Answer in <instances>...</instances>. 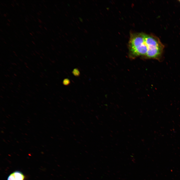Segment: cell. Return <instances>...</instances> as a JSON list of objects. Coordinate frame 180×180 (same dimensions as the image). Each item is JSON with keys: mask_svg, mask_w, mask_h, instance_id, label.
<instances>
[{"mask_svg": "<svg viewBox=\"0 0 180 180\" xmlns=\"http://www.w3.org/2000/svg\"><path fill=\"white\" fill-rule=\"evenodd\" d=\"M149 46L146 34L142 32L130 34L128 45L130 57L134 58L142 56L145 58Z\"/></svg>", "mask_w": 180, "mask_h": 180, "instance_id": "1", "label": "cell"}, {"mask_svg": "<svg viewBox=\"0 0 180 180\" xmlns=\"http://www.w3.org/2000/svg\"><path fill=\"white\" fill-rule=\"evenodd\" d=\"M25 176L24 174L19 171H16L10 174L7 180H24Z\"/></svg>", "mask_w": 180, "mask_h": 180, "instance_id": "2", "label": "cell"}, {"mask_svg": "<svg viewBox=\"0 0 180 180\" xmlns=\"http://www.w3.org/2000/svg\"><path fill=\"white\" fill-rule=\"evenodd\" d=\"M72 73L74 76H79L80 74V72L77 68L74 69L72 72Z\"/></svg>", "mask_w": 180, "mask_h": 180, "instance_id": "3", "label": "cell"}, {"mask_svg": "<svg viewBox=\"0 0 180 180\" xmlns=\"http://www.w3.org/2000/svg\"><path fill=\"white\" fill-rule=\"evenodd\" d=\"M70 80L68 78H66L64 79L63 81V84L65 86H68L70 84Z\"/></svg>", "mask_w": 180, "mask_h": 180, "instance_id": "4", "label": "cell"}, {"mask_svg": "<svg viewBox=\"0 0 180 180\" xmlns=\"http://www.w3.org/2000/svg\"><path fill=\"white\" fill-rule=\"evenodd\" d=\"M38 22L40 23H42V22L39 19H38Z\"/></svg>", "mask_w": 180, "mask_h": 180, "instance_id": "5", "label": "cell"}, {"mask_svg": "<svg viewBox=\"0 0 180 180\" xmlns=\"http://www.w3.org/2000/svg\"><path fill=\"white\" fill-rule=\"evenodd\" d=\"M39 26L40 27V28H42V26L41 25H39Z\"/></svg>", "mask_w": 180, "mask_h": 180, "instance_id": "6", "label": "cell"}, {"mask_svg": "<svg viewBox=\"0 0 180 180\" xmlns=\"http://www.w3.org/2000/svg\"><path fill=\"white\" fill-rule=\"evenodd\" d=\"M37 14L38 16L40 15V14L38 12L37 13Z\"/></svg>", "mask_w": 180, "mask_h": 180, "instance_id": "7", "label": "cell"}, {"mask_svg": "<svg viewBox=\"0 0 180 180\" xmlns=\"http://www.w3.org/2000/svg\"><path fill=\"white\" fill-rule=\"evenodd\" d=\"M4 15L5 17H6V14H4Z\"/></svg>", "mask_w": 180, "mask_h": 180, "instance_id": "8", "label": "cell"}, {"mask_svg": "<svg viewBox=\"0 0 180 180\" xmlns=\"http://www.w3.org/2000/svg\"><path fill=\"white\" fill-rule=\"evenodd\" d=\"M6 24H7V25H8V26H10V24L8 23H7Z\"/></svg>", "mask_w": 180, "mask_h": 180, "instance_id": "9", "label": "cell"}, {"mask_svg": "<svg viewBox=\"0 0 180 180\" xmlns=\"http://www.w3.org/2000/svg\"><path fill=\"white\" fill-rule=\"evenodd\" d=\"M30 15L31 16H32L33 18H34V16H31L30 14Z\"/></svg>", "mask_w": 180, "mask_h": 180, "instance_id": "10", "label": "cell"}, {"mask_svg": "<svg viewBox=\"0 0 180 180\" xmlns=\"http://www.w3.org/2000/svg\"><path fill=\"white\" fill-rule=\"evenodd\" d=\"M8 21L9 22H10V20H8Z\"/></svg>", "mask_w": 180, "mask_h": 180, "instance_id": "11", "label": "cell"}, {"mask_svg": "<svg viewBox=\"0 0 180 180\" xmlns=\"http://www.w3.org/2000/svg\"><path fill=\"white\" fill-rule=\"evenodd\" d=\"M32 42L35 45H36V44H35V43L33 41H32Z\"/></svg>", "mask_w": 180, "mask_h": 180, "instance_id": "12", "label": "cell"}, {"mask_svg": "<svg viewBox=\"0 0 180 180\" xmlns=\"http://www.w3.org/2000/svg\"><path fill=\"white\" fill-rule=\"evenodd\" d=\"M26 27L28 29V30H29L28 28V27L26 26Z\"/></svg>", "mask_w": 180, "mask_h": 180, "instance_id": "13", "label": "cell"}, {"mask_svg": "<svg viewBox=\"0 0 180 180\" xmlns=\"http://www.w3.org/2000/svg\"><path fill=\"white\" fill-rule=\"evenodd\" d=\"M44 28L46 30H47V29L45 27H44Z\"/></svg>", "mask_w": 180, "mask_h": 180, "instance_id": "14", "label": "cell"}, {"mask_svg": "<svg viewBox=\"0 0 180 180\" xmlns=\"http://www.w3.org/2000/svg\"><path fill=\"white\" fill-rule=\"evenodd\" d=\"M25 21L26 22H28V21H27V20H25Z\"/></svg>", "mask_w": 180, "mask_h": 180, "instance_id": "15", "label": "cell"}, {"mask_svg": "<svg viewBox=\"0 0 180 180\" xmlns=\"http://www.w3.org/2000/svg\"><path fill=\"white\" fill-rule=\"evenodd\" d=\"M44 6L45 8H47L46 6L45 5H44Z\"/></svg>", "mask_w": 180, "mask_h": 180, "instance_id": "16", "label": "cell"}, {"mask_svg": "<svg viewBox=\"0 0 180 180\" xmlns=\"http://www.w3.org/2000/svg\"><path fill=\"white\" fill-rule=\"evenodd\" d=\"M30 34L32 36V34L31 33H30Z\"/></svg>", "mask_w": 180, "mask_h": 180, "instance_id": "17", "label": "cell"}, {"mask_svg": "<svg viewBox=\"0 0 180 180\" xmlns=\"http://www.w3.org/2000/svg\"><path fill=\"white\" fill-rule=\"evenodd\" d=\"M16 4H17V5H18V6H19V5H18V3H16Z\"/></svg>", "mask_w": 180, "mask_h": 180, "instance_id": "18", "label": "cell"}, {"mask_svg": "<svg viewBox=\"0 0 180 180\" xmlns=\"http://www.w3.org/2000/svg\"><path fill=\"white\" fill-rule=\"evenodd\" d=\"M39 12H40V13H41V14L42 13V12H41L40 11H39Z\"/></svg>", "mask_w": 180, "mask_h": 180, "instance_id": "19", "label": "cell"}, {"mask_svg": "<svg viewBox=\"0 0 180 180\" xmlns=\"http://www.w3.org/2000/svg\"><path fill=\"white\" fill-rule=\"evenodd\" d=\"M22 5H23L24 6H25L24 4L23 3H22Z\"/></svg>", "mask_w": 180, "mask_h": 180, "instance_id": "20", "label": "cell"}, {"mask_svg": "<svg viewBox=\"0 0 180 180\" xmlns=\"http://www.w3.org/2000/svg\"><path fill=\"white\" fill-rule=\"evenodd\" d=\"M36 32H37V33H38V34H39V33L37 31Z\"/></svg>", "mask_w": 180, "mask_h": 180, "instance_id": "21", "label": "cell"}, {"mask_svg": "<svg viewBox=\"0 0 180 180\" xmlns=\"http://www.w3.org/2000/svg\"><path fill=\"white\" fill-rule=\"evenodd\" d=\"M32 33L34 34V33L33 32H32Z\"/></svg>", "mask_w": 180, "mask_h": 180, "instance_id": "22", "label": "cell"}, {"mask_svg": "<svg viewBox=\"0 0 180 180\" xmlns=\"http://www.w3.org/2000/svg\"><path fill=\"white\" fill-rule=\"evenodd\" d=\"M34 20L35 22H36V20L35 19H34Z\"/></svg>", "mask_w": 180, "mask_h": 180, "instance_id": "23", "label": "cell"}, {"mask_svg": "<svg viewBox=\"0 0 180 180\" xmlns=\"http://www.w3.org/2000/svg\"><path fill=\"white\" fill-rule=\"evenodd\" d=\"M4 4V5H5L6 6V7H7L6 5L5 4Z\"/></svg>", "mask_w": 180, "mask_h": 180, "instance_id": "24", "label": "cell"}, {"mask_svg": "<svg viewBox=\"0 0 180 180\" xmlns=\"http://www.w3.org/2000/svg\"><path fill=\"white\" fill-rule=\"evenodd\" d=\"M35 36L36 38H38V37L36 36Z\"/></svg>", "mask_w": 180, "mask_h": 180, "instance_id": "25", "label": "cell"}, {"mask_svg": "<svg viewBox=\"0 0 180 180\" xmlns=\"http://www.w3.org/2000/svg\"><path fill=\"white\" fill-rule=\"evenodd\" d=\"M26 45L28 46V47H29V46H28V45L27 44H26Z\"/></svg>", "mask_w": 180, "mask_h": 180, "instance_id": "26", "label": "cell"}, {"mask_svg": "<svg viewBox=\"0 0 180 180\" xmlns=\"http://www.w3.org/2000/svg\"><path fill=\"white\" fill-rule=\"evenodd\" d=\"M1 38L2 40H4V39L3 38Z\"/></svg>", "mask_w": 180, "mask_h": 180, "instance_id": "27", "label": "cell"}, {"mask_svg": "<svg viewBox=\"0 0 180 180\" xmlns=\"http://www.w3.org/2000/svg\"><path fill=\"white\" fill-rule=\"evenodd\" d=\"M4 42L5 44H6V43L4 41Z\"/></svg>", "mask_w": 180, "mask_h": 180, "instance_id": "28", "label": "cell"}, {"mask_svg": "<svg viewBox=\"0 0 180 180\" xmlns=\"http://www.w3.org/2000/svg\"><path fill=\"white\" fill-rule=\"evenodd\" d=\"M12 4V6H13V7H14V6L12 4Z\"/></svg>", "mask_w": 180, "mask_h": 180, "instance_id": "29", "label": "cell"}, {"mask_svg": "<svg viewBox=\"0 0 180 180\" xmlns=\"http://www.w3.org/2000/svg\"><path fill=\"white\" fill-rule=\"evenodd\" d=\"M30 18L32 20V18Z\"/></svg>", "mask_w": 180, "mask_h": 180, "instance_id": "30", "label": "cell"}, {"mask_svg": "<svg viewBox=\"0 0 180 180\" xmlns=\"http://www.w3.org/2000/svg\"><path fill=\"white\" fill-rule=\"evenodd\" d=\"M1 4L3 6H4L2 4V3H1Z\"/></svg>", "mask_w": 180, "mask_h": 180, "instance_id": "31", "label": "cell"}, {"mask_svg": "<svg viewBox=\"0 0 180 180\" xmlns=\"http://www.w3.org/2000/svg\"><path fill=\"white\" fill-rule=\"evenodd\" d=\"M44 24H45L46 25V24L44 22Z\"/></svg>", "mask_w": 180, "mask_h": 180, "instance_id": "32", "label": "cell"}, {"mask_svg": "<svg viewBox=\"0 0 180 180\" xmlns=\"http://www.w3.org/2000/svg\"><path fill=\"white\" fill-rule=\"evenodd\" d=\"M42 33H43L44 34H45V33H44V32H43Z\"/></svg>", "mask_w": 180, "mask_h": 180, "instance_id": "33", "label": "cell"}, {"mask_svg": "<svg viewBox=\"0 0 180 180\" xmlns=\"http://www.w3.org/2000/svg\"><path fill=\"white\" fill-rule=\"evenodd\" d=\"M26 16H27L29 18V17H28V15H26Z\"/></svg>", "mask_w": 180, "mask_h": 180, "instance_id": "34", "label": "cell"}, {"mask_svg": "<svg viewBox=\"0 0 180 180\" xmlns=\"http://www.w3.org/2000/svg\"><path fill=\"white\" fill-rule=\"evenodd\" d=\"M32 38H33L35 40V38H34V37H32Z\"/></svg>", "mask_w": 180, "mask_h": 180, "instance_id": "35", "label": "cell"}, {"mask_svg": "<svg viewBox=\"0 0 180 180\" xmlns=\"http://www.w3.org/2000/svg\"><path fill=\"white\" fill-rule=\"evenodd\" d=\"M41 41L43 43H44V42H43L41 40Z\"/></svg>", "mask_w": 180, "mask_h": 180, "instance_id": "36", "label": "cell"}, {"mask_svg": "<svg viewBox=\"0 0 180 180\" xmlns=\"http://www.w3.org/2000/svg\"><path fill=\"white\" fill-rule=\"evenodd\" d=\"M39 4V5H40V6H41V5L40 4Z\"/></svg>", "mask_w": 180, "mask_h": 180, "instance_id": "37", "label": "cell"}, {"mask_svg": "<svg viewBox=\"0 0 180 180\" xmlns=\"http://www.w3.org/2000/svg\"><path fill=\"white\" fill-rule=\"evenodd\" d=\"M34 6H36V5H35V4H34Z\"/></svg>", "mask_w": 180, "mask_h": 180, "instance_id": "38", "label": "cell"}, {"mask_svg": "<svg viewBox=\"0 0 180 180\" xmlns=\"http://www.w3.org/2000/svg\"><path fill=\"white\" fill-rule=\"evenodd\" d=\"M0 30L2 32V30H1V29Z\"/></svg>", "mask_w": 180, "mask_h": 180, "instance_id": "39", "label": "cell"}, {"mask_svg": "<svg viewBox=\"0 0 180 180\" xmlns=\"http://www.w3.org/2000/svg\"><path fill=\"white\" fill-rule=\"evenodd\" d=\"M6 14H7V15H8V14L7 13H6Z\"/></svg>", "mask_w": 180, "mask_h": 180, "instance_id": "40", "label": "cell"}, {"mask_svg": "<svg viewBox=\"0 0 180 180\" xmlns=\"http://www.w3.org/2000/svg\"><path fill=\"white\" fill-rule=\"evenodd\" d=\"M20 32H22V31L21 30H20Z\"/></svg>", "mask_w": 180, "mask_h": 180, "instance_id": "41", "label": "cell"}, {"mask_svg": "<svg viewBox=\"0 0 180 180\" xmlns=\"http://www.w3.org/2000/svg\"><path fill=\"white\" fill-rule=\"evenodd\" d=\"M15 33H16V34H17L16 33V32H15Z\"/></svg>", "mask_w": 180, "mask_h": 180, "instance_id": "42", "label": "cell"}, {"mask_svg": "<svg viewBox=\"0 0 180 180\" xmlns=\"http://www.w3.org/2000/svg\"><path fill=\"white\" fill-rule=\"evenodd\" d=\"M22 34L23 36H24V34Z\"/></svg>", "mask_w": 180, "mask_h": 180, "instance_id": "43", "label": "cell"}, {"mask_svg": "<svg viewBox=\"0 0 180 180\" xmlns=\"http://www.w3.org/2000/svg\"><path fill=\"white\" fill-rule=\"evenodd\" d=\"M14 1H15V2H16V0H14Z\"/></svg>", "mask_w": 180, "mask_h": 180, "instance_id": "44", "label": "cell"}, {"mask_svg": "<svg viewBox=\"0 0 180 180\" xmlns=\"http://www.w3.org/2000/svg\"><path fill=\"white\" fill-rule=\"evenodd\" d=\"M32 10H33V11H34L33 9H32Z\"/></svg>", "mask_w": 180, "mask_h": 180, "instance_id": "45", "label": "cell"}, {"mask_svg": "<svg viewBox=\"0 0 180 180\" xmlns=\"http://www.w3.org/2000/svg\"><path fill=\"white\" fill-rule=\"evenodd\" d=\"M14 24V26H15V25L14 24Z\"/></svg>", "mask_w": 180, "mask_h": 180, "instance_id": "46", "label": "cell"}, {"mask_svg": "<svg viewBox=\"0 0 180 180\" xmlns=\"http://www.w3.org/2000/svg\"><path fill=\"white\" fill-rule=\"evenodd\" d=\"M32 26H33L34 27V28H35V27H34V26L33 25H32Z\"/></svg>", "mask_w": 180, "mask_h": 180, "instance_id": "47", "label": "cell"}, {"mask_svg": "<svg viewBox=\"0 0 180 180\" xmlns=\"http://www.w3.org/2000/svg\"><path fill=\"white\" fill-rule=\"evenodd\" d=\"M15 36V37H16V38H17V37L16 36Z\"/></svg>", "mask_w": 180, "mask_h": 180, "instance_id": "48", "label": "cell"}, {"mask_svg": "<svg viewBox=\"0 0 180 180\" xmlns=\"http://www.w3.org/2000/svg\"><path fill=\"white\" fill-rule=\"evenodd\" d=\"M179 1H180V0H179Z\"/></svg>", "mask_w": 180, "mask_h": 180, "instance_id": "49", "label": "cell"}]
</instances>
